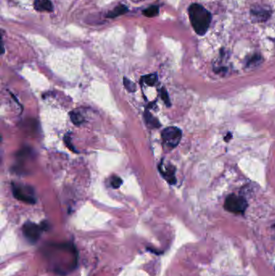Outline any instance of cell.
<instances>
[{
	"label": "cell",
	"mask_w": 275,
	"mask_h": 276,
	"mask_svg": "<svg viewBox=\"0 0 275 276\" xmlns=\"http://www.w3.org/2000/svg\"><path fill=\"white\" fill-rule=\"evenodd\" d=\"M69 116H70L71 121L73 122V124H76V125H79V124H82L84 122V118L81 115V113H78V112L73 111L69 113Z\"/></svg>",
	"instance_id": "7c38bea8"
},
{
	"label": "cell",
	"mask_w": 275,
	"mask_h": 276,
	"mask_svg": "<svg viewBox=\"0 0 275 276\" xmlns=\"http://www.w3.org/2000/svg\"><path fill=\"white\" fill-rule=\"evenodd\" d=\"M145 119H146L147 123L149 126H152L153 128H158L160 127L159 121L155 118H153V116L151 115L150 113H145Z\"/></svg>",
	"instance_id": "5bb4252c"
},
{
	"label": "cell",
	"mask_w": 275,
	"mask_h": 276,
	"mask_svg": "<svg viewBox=\"0 0 275 276\" xmlns=\"http://www.w3.org/2000/svg\"><path fill=\"white\" fill-rule=\"evenodd\" d=\"M248 207V203L244 197L229 195L224 201V208L228 212L234 214H243Z\"/></svg>",
	"instance_id": "7a4b0ae2"
},
{
	"label": "cell",
	"mask_w": 275,
	"mask_h": 276,
	"mask_svg": "<svg viewBox=\"0 0 275 276\" xmlns=\"http://www.w3.org/2000/svg\"><path fill=\"white\" fill-rule=\"evenodd\" d=\"M12 193H13L15 198H16L18 200L22 201L27 203H35V199L32 188L13 184Z\"/></svg>",
	"instance_id": "277c9868"
},
{
	"label": "cell",
	"mask_w": 275,
	"mask_h": 276,
	"mask_svg": "<svg viewBox=\"0 0 275 276\" xmlns=\"http://www.w3.org/2000/svg\"><path fill=\"white\" fill-rule=\"evenodd\" d=\"M272 11L264 6H254L250 10V18L253 23L266 22L271 18Z\"/></svg>",
	"instance_id": "5b68a950"
},
{
	"label": "cell",
	"mask_w": 275,
	"mask_h": 276,
	"mask_svg": "<svg viewBox=\"0 0 275 276\" xmlns=\"http://www.w3.org/2000/svg\"><path fill=\"white\" fill-rule=\"evenodd\" d=\"M182 131L177 127H168L162 131V138L165 146L169 149L175 148L182 139Z\"/></svg>",
	"instance_id": "3957f363"
},
{
	"label": "cell",
	"mask_w": 275,
	"mask_h": 276,
	"mask_svg": "<svg viewBox=\"0 0 275 276\" xmlns=\"http://www.w3.org/2000/svg\"><path fill=\"white\" fill-rule=\"evenodd\" d=\"M188 15L195 34L200 36L205 35L211 25V14L202 5L192 3L189 7Z\"/></svg>",
	"instance_id": "6da1fadb"
},
{
	"label": "cell",
	"mask_w": 275,
	"mask_h": 276,
	"mask_svg": "<svg viewBox=\"0 0 275 276\" xmlns=\"http://www.w3.org/2000/svg\"><path fill=\"white\" fill-rule=\"evenodd\" d=\"M160 7L158 5H152L150 7H147L142 11V13L144 16L149 18L155 17L159 14Z\"/></svg>",
	"instance_id": "8fae6325"
},
{
	"label": "cell",
	"mask_w": 275,
	"mask_h": 276,
	"mask_svg": "<svg viewBox=\"0 0 275 276\" xmlns=\"http://www.w3.org/2000/svg\"><path fill=\"white\" fill-rule=\"evenodd\" d=\"M231 138H232V133H229L226 137H224V141H225V142H229Z\"/></svg>",
	"instance_id": "ac0fdd59"
},
{
	"label": "cell",
	"mask_w": 275,
	"mask_h": 276,
	"mask_svg": "<svg viewBox=\"0 0 275 276\" xmlns=\"http://www.w3.org/2000/svg\"><path fill=\"white\" fill-rule=\"evenodd\" d=\"M34 5L35 11L40 12H53L54 10L53 2L50 0H34Z\"/></svg>",
	"instance_id": "52a82bcc"
},
{
	"label": "cell",
	"mask_w": 275,
	"mask_h": 276,
	"mask_svg": "<svg viewBox=\"0 0 275 276\" xmlns=\"http://www.w3.org/2000/svg\"><path fill=\"white\" fill-rule=\"evenodd\" d=\"M142 79L147 85L153 86L154 84L157 83V82H158V75L156 73L150 74V75H148V76H144V77L142 78Z\"/></svg>",
	"instance_id": "4fadbf2b"
},
{
	"label": "cell",
	"mask_w": 275,
	"mask_h": 276,
	"mask_svg": "<svg viewBox=\"0 0 275 276\" xmlns=\"http://www.w3.org/2000/svg\"><path fill=\"white\" fill-rule=\"evenodd\" d=\"M129 11V7H127L125 5H119L117 7L112 10V11H109L106 18H113L118 17V16H122L124 14L127 13Z\"/></svg>",
	"instance_id": "30bf717a"
},
{
	"label": "cell",
	"mask_w": 275,
	"mask_h": 276,
	"mask_svg": "<svg viewBox=\"0 0 275 276\" xmlns=\"http://www.w3.org/2000/svg\"><path fill=\"white\" fill-rule=\"evenodd\" d=\"M160 171H161L165 179H167L170 184H175V168L172 166H169L165 169V170L161 169Z\"/></svg>",
	"instance_id": "ba28073f"
},
{
	"label": "cell",
	"mask_w": 275,
	"mask_h": 276,
	"mask_svg": "<svg viewBox=\"0 0 275 276\" xmlns=\"http://www.w3.org/2000/svg\"><path fill=\"white\" fill-rule=\"evenodd\" d=\"M122 179H120L119 176L111 177V185L112 188L115 189L120 188V186L122 185Z\"/></svg>",
	"instance_id": "9a60e30c"
},
{
	"label": "cell",
	"mask_w": 275,
	"mask_h": 276,
	"mask_svg": "<svg viewBox=\"0 0 275 276\" xmlns=\"http://www.w3.org/2000/svg\"><path fill=\"white\" fill-rule=\"evenodd\" d=\"M262 62H263V58L262 56L258 53H255L247 58L245 65H246L247 68H256V67H259Z\"/></svg>",
	"instance_id": "9c48e42d"
},
{
	"label": "cell",
	"mask_w": 275,
	"mask_h": 276,
	"mask_svg": "<svg viewBox=\"0 0 275 276\" xmlns=\"http://www.w3.org/2000/svg\"><path fill=\"white\" fill-rule=\"evenodd\" d=\"M42 230L41 226H38L32 222H27L23 226V234L30 242L34 243L39 239Z\"/></svg>",
	"instance_id": "8992f818"
},
{
	"label": "cell",
	"mask_w": 275,
	"mask_h": 276,
	"mask_svg": "<svg viewBox=\"0 0 275 276\" xmlns=\"http://www.w3.org/2000/svg\"><path fill=\"white\" fill-rule=\"evenodd\" d=\"M124 85L126 87L127 90L130 92H134L136 91L135 83H133L131 80L128 79L127 78L124 79Z\"/></svg>",
	"instance_id": "2e32d148"
},
{
	"label": "cell",
	"mask_w": 275,
	"mask_h": 276,
	"mask_svg": "<svg viewBox=\"0 0 275 276\" xmlns=\"http://www.w3.org/2000/svg\"><path fill=\"white\" fill-rule=\"evenodd\" d=\"M161 97H162L165 104H167V106H171V101H170V98H169L168 93H167L166 88H162L161 90Z\"/></svg>",
	"instance_id": "e0dca14e"
}]
</instances>
